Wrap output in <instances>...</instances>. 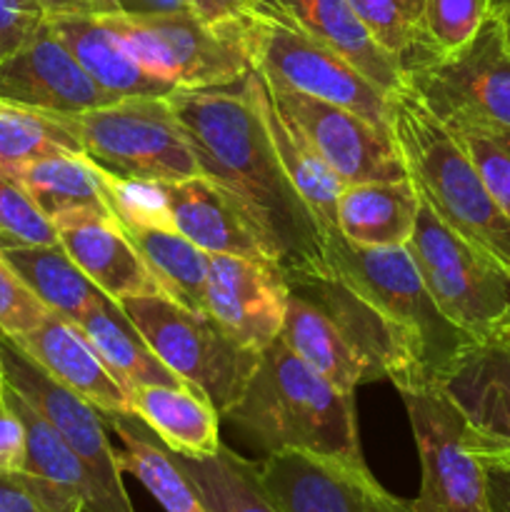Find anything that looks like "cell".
<instances>
[{
  "instance_id": "obj_38",
  "label": "cell",
  "mask_w": 510,
  "mask_h": 512,
  "mask_svg": "<svg viewBox=\"0 0 510 512\" xmlns=\"http://www.w3.org/2000/svg\"><path fill=\"white\" fill-rule=\"evenodd\" d=\"M105 193L110 210L123 228L178 230L163 183L115 178L105 173Z\"/></svg>"
},
{
  "instance_id": "obj_10",
  "label": "cell",
  "mask_w": 510,
  "mask_h": 512,
  "mask_svg": "<svg viewBox=\"0 0 510 512\" xmlns=\"http://www.w3.org/2000/svg\"><path fill=\"white\" fill-rule=\"evenodd\" d=\"M80 153L115 178L180 183L198 173L168 98H125L73 115Z\"/></svg>"
},
{
  "instance_id": "obj_48",
  "label": "cell",
  "mask_w": 510,
  "mask_h": 512,
  "mask_svg": "<svg viewBox=\"0 0 510 512\" xmlns=\"http://www.w3.org/2000/svg\"><path fill=\"white\" fill-rule=\"evenodd\" d=\"M260 3H263V0H240V5H243L245 10H255Z\"/></svg>"
},
{
  "instance_id": "obj_1",
  "label": "cell",
  "mask_w": 510,
  "mask_h": 512,
  "mask_svg": "<svg viewBox=\"0 0 510 512\" xmlns=\"http://www.w3.org/2000/svg\"><path fill=\"white\" fill-rule=\"evenodd\" d=\"M168 100L198 173L228 190L285 280L330 275L318 220L285 175L245 85L178 88Z\"/></svg>"
},
{
  "instance_id": "obj_2",
  "label": "cell",
  "mask_w": 510,
  "mask_h": 512,
  "mask_svg": "<svg viewBox=\"0 0 510 512\" xmlns=\"http://www.w3.org/2000/svg\"><path fill=\"white\" fill-rule=\"evenodd\" d=\"M285 283L288 305L280 338L330 383L345 393L378 380H390L395 388L423 383L403 333L338 275Z\"/></svg>"
},
{
  "instance_id": "obj_20",
  "label": "cell",
  "mask_w": 510,
  "mask_h": 512,
  "mask_svg": "<svg viewBox=\"0 0 510 512\" xmlns=\"http://www.w3.org/2000/svg\"><path fill=\"white\" fill-rule=\"evenodd\" d=\"M58 383L93 403L100 413H130L128 393L113 378L73 320L50 310L30 333L13 340Z\"/></svg>"
},
{
  "instance_id": "obj_16",
  "label": "cell",
  "mask_w": 510,
  "mask_h": 512,
  "mask_svg": "<svg viewBox=\"0 0 510 512\" xmlns=\"http://www.w3.org/2000/svg\"><path fill=\"white\" fill-rule=\"evenodd\" d=\"M0 100L60 115H80L115 103L80 68L48 20L23 48L0 60Z\"/></svg>"
},
{
  "instance_id": "obj_18",
  "label": "cell",
  "mask_w": 510,
  "mask_h": 512,
  "mask_svg": "<svg viewBox=\"0 0 510 512\" xmlns=\"http://www.w3.org/2000/svg\"><path fill=\"white\" fill-rule=\"evenodd\" d=\"M65 253L110 300L165 295L130 235L108 210H75L53 220Z\"/></svg>"
},
{
  "instance_id": "obj_39",
  "label": "cell",
  "mask_w": 510,
  "mask_h": 512,
  "mask_svg": "<svg viewBox=\"0 0 510 512\" xmlns=\"http://www.w3.org/2000/svg\"><path fill=\"white\" fill-rule=\"evenodd\" d=\"M0 512H85V503L28 470H0Z\"/></svg>"
},
{
  "instance_id": "obj_27",
  "label": "cell",
  "mask_w": 510,
  "mask_h": 512,
  "mask_svg": "<svg viewBox=\"0 0 510 512\" xmlns=\"http://www.w3.org/2000/svg\"><path fill=\"white\" fill-rule=\"evenodd\" d=\"M85 335L105 368L113 373L125 388V393L138 385H180V380L173 370L165 368L153 353L140 330L130 323L128 315L123 313L115 300L103 298L98 305L85 310L78 320H73Z\"/></svg>"
},
{
  "instance_id": "obj_17",
  "label": "cell",
  "mask_w": 510,
  "mask_h": 512,
  "mask_svg": "<svg viewBox=\"0 0 510 512\" xmlns=\"http://www.w3.org/2000/svg\"><path fill=\"white\" fill-rule=\"evenodd\" d=\"M288 305V283L275 263L210 255L205 310L238 340L263 353L280 335Z\"/></svg>"
},
{
  "instance_id": "obj_22",
  "label": "cell",
  "mask_w": 510,
  "mask_h": 512,
  "mask_svg": "<svg viewBox=\"0 0 510 512\" xmlns=\"http://www.w3.org/2000/svg\"><path fill=\"white\" fill-rule=\"evenodd\" d=\"M48 23L80 68L115 100L168 98L178 90L150 73L98 15H55Z\"/></svg>"
},
{
  "instance_id": "obj_45",
  "label": "cell",
  "mask_w": 510,
  "mask_h": 512,
  "mask_svg": "<svg viewBox=\"0 0 510 512\" xmlns=\"http://www.w3.org/2000/svg\"><path fill=\"white\" fill-rule=\"evenodd\" d=\"M123 15H188L195 13L190 0H115Z\"/></svg>"
},
{
  "instance_id": "obj_21",
  "label": "cell",
  "mask_w": 510,
  "mask_h": 512,
  "mask_svg": "<svg viewBox=\"0 0 510 512\" xmlns=\"http://www.w3.org/2000/svg\"><path fill=\"white\" fill-rule=\"evenodd\" d=\"M243 85L250 98H253L260 118H263L270 143H273L285 175L295 185L303 203L313 213V218L318 220L323 238L330 233H338V200L343 195L345 183L320 158L318 150L308 143V138L300 133L298 125L275 108L268 85H265L263 75L258 70L245 75Z\"/></svg>"
},
{
  "instance_id": "obj_25",
  "label": "cell",
  "mask_w": 510,
  "mask_h": 512,
  "mask_svg": "<svg viewBox=\"0 0 510 512\" xmlns=\"http://www.w3.org/2000/svg\"><path fill=\"white\" fill-rule=\"evenodd\" d=\"M130 413L143 420L160 443L188 458H210L220 450V413L193 383L138 385L128 390Z\"/></svg>"
},
{
  "instance_id": "obj_19",
  "label": "cell",
  "mask_w": 510,
  "mask_h": 512,
  "mask_svg": "<svg viewBox=\"0 0 510 512\" xmlns=\"http://www.w3.org/2000/svg\"><path fill=\"white\" fill-rule=\"evenodd\" d=\"M478 455L510 450V343H473L440 378Z\"/></svg>"
},
{
  "instance_id": "obj_42",
  "label": "cell",
  "mask_w": 510,
  "mask_h": 512,
  "mask_svg": "<svg viewBox=\"0 0 510 512\" xmlns=\"http://www.w3.org/2000/svg\"><path fill=\"white\" fill-rule=\"evenodd\" d=\"M28 443L23 420L0 398V470H25Z\"/></svg>"
},
{
  "instance_id": "obj_7",
  "label": "cell",
  "mask_w": 510,
  "mask_h": 512,
  "mask_svg": "<svg viewBox=\"0 0 510 512\" xmlns=\"http://www.w3.org/2000/svg\"><path fill=\"white\" fill-rule=\"evenodd\" d=\"M160 363L213 400L223 418L260 363L258 350L240 345L210 313H195L168 295L118 300Z\"/></svg>"
},
{
  "instance_id": "obj_35",
  "label": "cell",
  "mask_w": 510,
  "mask_h": 512,
  "mask_svg": "<svg viewBox=\"0 0 510 512\" xmlns=\"http://www.w3.org/2000/svg\"><path fill=\"white\" fill-rule=\"evenodd\" d=\"M453 138L463 145L468 158L478 168L485 188L510 218V128L455 115L443 120Z\"/></svg>"
},
{
  "instance_id": "obj_13",
  "label": "cell",
  "mask_w": 510,
  "mask_h": 512,
  "mask_svg": "<svg viewBox=\"0 0 510 512\" xmlns=\"http://www.w3.org/2000/svg\"><path fill=\"white\" fill-rule=\"evenodd\" d=\"M0 373L10 388L18 390L68 440L70 448L83 458L115 508L120 512H135L100 410L58 383L48 370L40 368L23 348L8 338H0Z\"/></svg>"
},
{
  "instance_id": "obj_4",
  "label": "cell",
  "mask_w": 510,
  "mask_h": 512,
  "mask_svg": "<svg viewBox=\"0 0 510 512\" xmlns=\"http://www.w3.org/2000/svg\"><path fill=\"white\" fill-rule=\"evenodd\" d=\"M390 133L420 200L463 238L510 265V218L463 145L405 85L390 93Z\"/></svg>"
},
{
  "instance_id": "obj_41",
  "label": "cell",
  "mask_w": 510,
  "mask_h": 512,
  "mask_svg": "<svg viewBox=\"0 0 510 512\" xmlns=\"http://www.w3.org/2000/svg\"><path fill=\"white\" fill-rule=\"evenodd\" d=\"M45 20L48 15L25 0H0V60L23 48Z\"/></svg>"
},
{
  "instance_id": "obj_12",
  "label": "cell",
  "mask_w": 510,
  "mask_h": 512,
  "mask_svg": "<svg viewBox=\"0 0 510 512\" xmlns=\"http://www.w3.org/2000/svg\"><path fill=\"white\" fill-rule=\"evenodd\" d=\"M403 85L435 118L463 115L510 128V48L493 15L458 53L405 70Z\"/></svg>"
},
{
  "instance_id": "obj_5",
  "label": "cell",
  "mask_w": 510,
  "mask_h": 512,
  "mask_svg": "<svg viewBox=\"0 0 510 512\" xmlns=\"http://www.w3.org/2000/svg\"><path fill=\"white\" fill-rule=\"evenodd\" d=\"M323 248L330 273L363 295L403 333L418 360L423 383H440L445 370L475 343L440 313L408 245L365 248L350 243L338 230L325 235Z\"/></svg>"
},
{
  "instance_id": "obj_3",
  "label": "cell",
  "mask_w": 510,
  "mask_h": 512,
  "mask_svg": "<svg viewBox=\"0 0 510 512\" xmlns=\"http://www.w3.org/2000/svg\"><path fill=\"white\" fill-rule=\"evenodd\" d=\"M265 455L308 450L360 463L355 393H345L275 338L260 353L253 378L223 415Z\"/></svg>"
},
{
  "instance_id": "obj_14",
  "label": "cell",
  "mask_w": 510,
  "mask_h": 512,
  "mask_svg": "<svg viewBox=\"0 0 510 512\" xmlns=\"http://www.w3.org/2000/svg\"><path fill=\"white\" fill-rule=\"evenodd\" d=\"M260 480L283 512H413L370 473L365 460L278 450L258 463Z\"/></svg>"
},
{
  "instance_id": "obj_28",
  "label": "cell",
  "mask_w": 510,
  "mask_h": 512,
  "mask_svg": "<svg viewBox=\"0 0 510 512\" xmlns=\"http://www.w3.org/2000/svg\"><path fill=\"white\" fill-rule=\"evenodd\" d=\"M105 428L120 440L115 460L123 473L135 475L165 512H205L198 493L175 463L173 453L158 435L133 413H100Z\"/></svg>"
},
{
  "instance_id": "obj_8",
  "label": "cell",
  "mask_w": 510,
  "mask_h": 512,
  "mask_svg": "<svg viewBox=\"0 0 510 512\" xmlns=\"http://www.w3.org/2000/svg\"><path fill=\"white\" fill-rule=\"evenodd\" d=\"M243 28L253 70L268 83L338 105L390 133V93L365 78L343 55L263 5L245 13Z\"/></svg>"
},
{
  "instance_id": "obj_36",
  "label": "cell",
  "mask_w": 510,
  "mask_h": 512,
  "mask_svg": "<svg viewBox=\"0 0 510 512\" xmlns=\"http://www.w3.org/2000/svg\"><path fill=\"white\" fill-rule=\"evenodd\" d=\"M375 43L403 60L420 35L425 0H348Z\"/></svg>"
},
{
  "instance_id": "obj_33",
  "label": "cell",
  "mask_w": 510,
  "mask_h": 512,
  "mask_svg": "<svg viewBox=\"0 0 510 512\" xmlns=\"http://www.w3.org/2000/svg\"><path fill=\"white\" fill-rule=\"evenodd\" d=\"M58 153H80L73 115L45 113L0 100V170Z\"/></svg>"
},
{
  "instance_id": "obj_49",
  "label": "cell",
  "mask_w": 510,
  "mask_h": 512,
  "mask_svg": "<svg viewBox=\"0 0 510 512\" xmlns=\"http://www.w3.org/2000/svg\"><path fill=\"white\" fill-rule=\"evenodd\" d=\"M0 383H3V373H0Z\"/></svg>"
},
{
  "instance_id": "obj_26",
  "label": "cell",
  "mask_w": 510,
  "mask_h": 512,
  "mask_svg": "<svg viewBox=\"0 0 510 512\" xmlns=\"http://www.w3.org/2000/svg\"><path fill=\"white\" fill-rule=\"evenodd\" d=\"M418 208L420 195L410 178L345 185L338 200V230L365 248L408 245Z\"/></svg>"
},
{
  "instance_id": "obj_30",
  "label": "cell",
  "mask_w": 510,
  "mask_h": 512,
  "mask_svg": "<svg viewBox=\"0 0 510 512\" xmlns=\"http://www.w3.org/2000/svg\"><path fill=\"white\" fill-rule=\"evenodd\" d=\"M0 255L15 270V275L33 290L40 303L68 320H78L85 310L108 298L75 265V260L65 253L60 243L20 245V248L0 250Z\"/></svg>"
},
{
  "instance_id": "obj_24",
  "label": "cell",
  "mask_w": 510,
  "mask_h": 512,
  "mask_svg": "<svg viewBox=\"0 0 510 512\" xmlns=\"http://www.w3.org/2000/svg\"><path fill=\"white\" fill-rule=\"evenodd\" d=\"M260 5L275 10L310 38L343 55L385 93L403 85L400 63L375 43L348 0H263Z\"/></svg>"
},
{
  "instance_id": "obj_40",
  "label": "cell",
  "mask_w": 510,
  "mask_h": 512,
  "mask_svg": "<svg viewBox=\"0 0 510 512\" xmlns=\"http://www.w3.org/2000/svg\"><path fill=\"white\" fill-rule=\"evenodd\" d=\"M48 313V305L35 298L33 290L0 255V338L15 340L30 333L48 318Z\"/></svg>"
},
{
  "instance_id": "obj_44",
  "label": "cell",
  "mask_w": 510,
  "mask_h": 512,
  "mask_svg": "<svg viewBox=\"0 0 510 512\" xmlns=\"http://www.w3.org/2000/svg\"><path fill=\"white\" fill-rule=\"evenodd\" d=\"M43 10L48 18L55 15H108L118 13L115 0H25Z\"/></svg>"
},
{
  "instance_id": "obj_11",
  "label": "cell",
  "mask_w": 510,
  "mask_h": 512,
  "mask_svg": "<svg viewBox=\"0 0 510 512\" xmlns=\"http://www.w3.org/2000/svg\"><path fill=\"white\" fill-rule=\"evenodd\" d=\"M420 455V493L413 512H488L483 460L468 438V423L440 383L398 388Z\"/></svg>"
},
{
  "instance_id": "obj_32",
  "label": "cell",
  "mask_w": 510,
  "mask_h": 512,
  "mask_svg": "<svg viewBox=\"0 0 510 512\" xmlns=\"http://www.w3.org/2000/svg\"><path fill=\"white\" fill-rule=\"evenodd\" d=\"M125 233L130 235L168 298L195 313H208L205 290H208L210 255L205 250L190 243L178 230L125 228Z\"/></svg>"
},
{
  "instance_id": "obj_31",
  "label": "cell",
  "mask_w": 510,
  "mask_h": 512,
  "mask_svg": "<svg viewBox=\"0 0 510 512\" xmlns=\"http://www.w3.org/2000/svg\"><path fill=\"white\" fill-rule=\"evenodd\" d=\"M173 458L198 493L205 512H283L265 490L258 463L245 460L228 445H220L210 458L178 453Z\"/></svg>"
},
{
  "instance_id": "obj_23",
  "label": "cell",
  "mask_w": 510,
  "mask_h": 512,
  "mask_svg": "<svg viewBox=\"0 0 510 512\" xmlns=\"http://www.w3.org/2000/svg\"><path fill=\"white\" fill-rule=\"evenodd\" d=\"M163 185L175 228L190 243L208 255H238V258L273 263L228 190L205 175Z\"/></svg>"
},
{
  "instance_id": "obj_9",
  "label": "cell",
  "mask_w": 510,
  "mask_h": 512,
  "mask_svg": "<svg viewBox=\"0 0 510 512\" xmlns=\"http://www.w3.org/2000/svg\"><path fill=\"white\" fill-rule=\"evenodd\" d=\"M158 78L183 90L230 88L253 73L243 18L205 23L188 15H98Z\"/></svg>"
},
{
  "instance_id": "obj_29",
  "label": "cell",
  "mask_w": 510,
  "mask_h": 512,
  "mask_svg": "<svg viewBox=\"0 0 510 512\" xmlns=\"http://www.w3.org/2000/svg\"><path fill=\"white\" fill-rule=\"evenodd\" d=\"M5 173L13 175L23 185L25 193L50 220L75 213V210L113 213L108 205V193H105V173L83 153L48 155V158L30 160Z\"/></svg>"
},
{
  "instance_id": "obj_46",
  "label": "cell",
  "mask_w": 510,
  "mask_h": 512,
  "mask_svg": "<svg viewBox=\"0 0 510 512\" xmlns=\"http://www.w3.org/2000/svg\"><path fill=\"white\" fill-rule=\"evenodd\" d=\"M190 3H193L195 15L205 23H230L248 13L240 0H190Z\"/></svg>"
},
{
  "instance_id": "obj_43",
  "label": "cell",
  "mask_w": 510,
  "mask_h": 512,
  "mask_svg": "<svg viewBox=\"0 0 510 512\" xmlns=\"http://www.w3.org/2000/svg\"><path fill=\"white\" fill-rule=\"evenodd\" d=\"M485 468L488 512H510V450L478 455Z\"/></svg>"
},
{
  "instance_id": "obj_6",
  "label": "cell",
  "mask_w": 510,
  "mask_h": 512,
  "mask_svg": "<svg viewBox=\"0 0 510 512\" xmlns=\"http://www.w3.org/2000/svg\"><path fill=\"white\" fill-rule=\"evenodd\" d=\"M408 250L440 313L480 345L510 343V265L420 200Z\"/></svg>"
},
{
  "instance_id": "obj_15",
  "label": "cell",
  "mask_w": 510,
  "mask_h": 512,
  "mask_svg": "<svg viewBox=\"0 0 510 512\" xmlns=\"http://www.w3.org/2000/svg\"><path fill=\"white\" fill-rule=\"evenodd\" d=\"M265 85L275 108L298 125L300 133L345 185L408 178L390 133L325 100L295 93L268 80Z\"/></svg>"
},
{
  "instance_id": "obj_37",
  "label": "cell",
  "mask_w": 510,
  "mask_h": 512,
  "mask_svg": "<svg viewBox=\"0 0 510 512\" xmlns=\"http://www.w3.org/2000/svg\"><path fill=\"white\" fill-rule=\"evenodd\" d=\"M60 243L53 220L35 205L23 185L0 170V250Z\"/></svg>"
},
{
  "instance_id": "obj_34",
  "label": "cell",
  "mask_w": 510,
  "mask_h": 512,
  "mask_svg": "<svg viewBox=\"0 0 510 512\" xmlns=\"http://www.w3.org/2000/svg\"><path fill=\"white\" fill-rule=\"evenodd\" d=\"M490 18V0H425L418 43L400 60V70L428 65L458 53Z\"/></svg>"
},
{
  "instance_id": "obj_47",
  "label": "cell",
  "mask_w": 510,
  "mask_h": 512,
  "mask_svg": "<svg viewBox=\"0 0 510 512\" xmlns=\"http://www.w3.org/2000/svg\"><path fill=\"white\" fill-rule=\"evenodd\" d=\"M490 15L500 23L505 43H508L510 48V0H490Z\"/></svg>"
}]
</instances>
